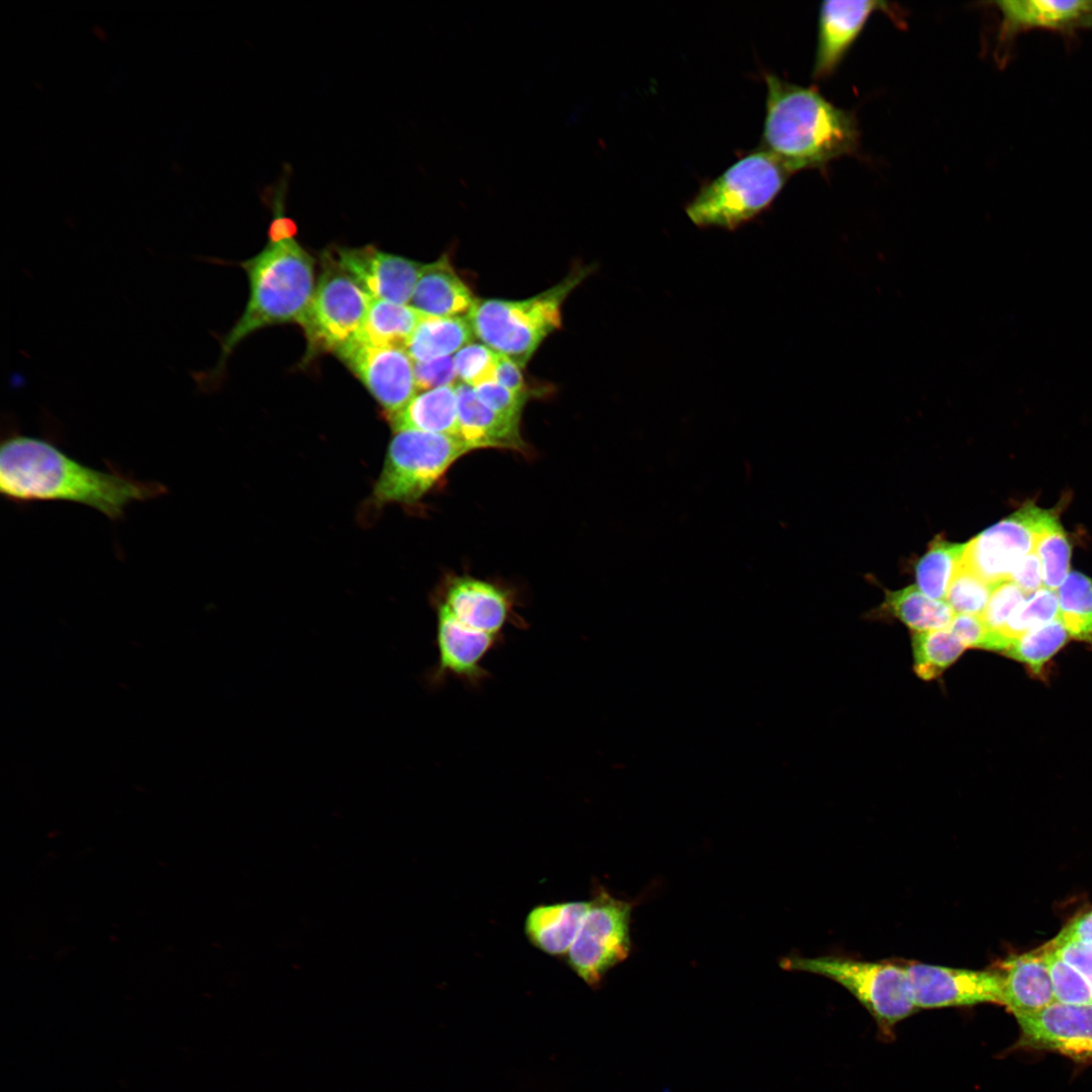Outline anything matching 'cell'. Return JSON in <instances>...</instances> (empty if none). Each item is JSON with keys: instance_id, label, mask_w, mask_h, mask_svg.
Masks as SVG:
<instances>
[{"instance_id": "6da1fadb", "label": "cell", "mask_w": 1092, "mask_h": 1092, "mask_svg": "<svg viewBox=\"0 0 1092 1092\" xmlns=\"http://www.w3.org/2000/svg\"><path fill=\"white\" fill-rule=\"evenodd\" d=\"M167 491L160 482L139 479L113 465L107 470L88 466L49 437L23 435L9 424L3 429L0 492L13 504H78L118 522L129 505L161 497Z\"/></svg>"}, {"instance_id": "7a4b0ae2", "label": "cell", "mask_w": 1092, "mask_h": 1092, "mask_svg": "<svg viewBox=\"0 0 1092 1092\" xmlns=\"http://www.w3.org/2000/svg\"><path fill=\"white\" fill-rule=\"evenodd\" d=\"M764 81L767 94L760 148L792 174L822 168L856 149L858 130L850 112L813 88L774 74H766Z\"/></svg>"}, {"instance_id": "3957f363", "label": "cell", "mask_w": 1092, "mask_h": 1092, "mask_svg": "<svg viewBox=\"0 0 1092 1092\" xmlns=\"http://www.w3.org/2000/svg\"><path fill=\"white\" fill-rule=\"evenodd\" d=\"M294 237L269 239L259 254L241 264L249 279V300L241 317L220 340L217 364L209 371L192 374L199 388L220 381L228 358L250 334L271 325L301 323L316 284L313 259Z\"/></svg>"}, {"instance_id": "277c9868", "label": "cell", "mask_w": 1092, "mask_h": 1092, "mask_svg": "<svg viewBox=\"0 0 1092 1092\" xmlns=\"http://www.w3.org/2000/svg\"><path fill=\"white\" fill-rule=\"evenodd\" d=\"M588 273L573 269L555 286L524 300L476 299L468 312L474 336L525 366L542 341L561 325V306Z\"/></svg>"}, {"instance_id": "5b68a950", "label": "cell", "mask_w": 1092, "mask_h": 1092, "mask_svg": "<svg viewBox=\"0 0 1092 1092\" xmlns=\"http://www.w3.org/2000/svg\"><path fill=\"white\" fill-rule=\"evenodd\" d=\"M792 173L758 148L701 187L686 207L701 228L734 230L766 209Z\"/></svg>"}, {"instance_id": "8992f818", "label": "cell", "mask_w": 1092, "mask_h": 1092, "mask_svg": "<svg viewBox=\"0 0 1092 1092\" xmlns=\"http://www.w3.org/2000/svg\"><path fill=\"white\" fill-rule=\"evenodd\" d=\"M780 964L788 971L821 975L837 982L872 1014L884 1032L889 1033L917 1010L910 997L904 964L834 956H791Z\"/></svg>"}, {"instance_id": "52a82bcc", "label": "cell", "mask_w": 1092, "mask_h": 1092, "mask_svg": "<svg viewBox=\"0 0 1092 1092\" xmlns=\"http://www.w3.org/2000/svg\"><path fill=\"white\" fill-rule=\"evenodd\" d=\"M471 451L457 437L419 431L391 439L373 502L413 504L422 498L461 456Z\"/></svg>"}, {"instance_id": "ba28073f", "label": "cell", "mask_w": 1092, "mask_h": 1092, "mask_svg": "<svg viewBox=\"0 0 1092 1092\" xmlns=\"http://www.w3.org/2000/svg\"><path fill=\"white\" fill-rule=\"evenodd\" d=\"M323 259L313 297L299 324L307 340L308 357L326 351L337 353L356 341L373 300L333 256Z\"/></svg>"}, {"instance_id": "9c48e42d", "label": "cell", "mask_w": 1092, "mask_h": 1092, "mask_svg": "<svg viewBox=\"0 0 1092 1092\" xmlns=\"http://www.w3.org/2000/svg\"><path fill=\"white\" fill-rule=\"evenodd\" d=\"M633 902L597 890L580 929L565 960L571 971L589 987H598L613 968L624 962L632 948Z\"/></svg>"}, {"instance_id": "30bf717a", "label": "cell", "mask_w": 1092, "mask_h": 1092, "mask_svg": "<svg viewBox=\"0 0 1092 1092\" xmlns=\"http://www.w3.org/2000/svg\"><path fill=\"white\" fill-rule=\"evenodd\" d=\"M1054 516L1034 506H1025L984 530L965 544L961 564L991 585L1010 578Z\"/></svg>"}, {"instance_id": "8fae6325", "label": "cell", "mask_w": 1092, "mask_h": 1092, "mask_svg": "<svg viewBox=\"0 0 1092 1092\" xmlns=\"http://www.w3.org/2000/svg\"><path fill=\"white\" fill-rule=\"evenodd\" d=\"M911 1000L919 1008L1001 1004V974L998 969L976 971L904 963Z\"/></svg>"}, {"instance_id": "7c38bea8", "label": "cell", "mask_w": 1092, "mask_h": 1092, "mask_svg": "<svg viewBox=\"0 0 1092 1092\" xmlns=\"http://www.w3.org/2000/svg\"><path fill=\"white\" fill-rule=\"evenodd\" d=\"M336 354L389 416L416 395L414 364L405 349L356 340Z\"/></svg>"}, {"instance_id": "4fadbf2b", "label": "cell", "mask_w": 1092, "mask_h": 1092, "mask_svg": "<svg viewBox=\"0 0 1092 1092\" xmlns=\"http://www.w3.org/2000/svg\"><path fill=\"white\" fill-rule=\"evenodd\" d=\"M1019 1045L1092 1061V1003L1055 1002L1039 1012L1016 1018Z\"/></svg>"}, {"instance_id": "5bb4252c", "label": "cell", "mask_w": 1092, "mask_h": 1092, "mask_svg": "<svg viewBox=\"0 0 1092 1092\" xmlns=\"http://www.w3.org/2000/svg\"><path fill=\"white\" fill-rule=\"evenodd\" d=\"M337 264L373 299L410 303L426 264L379 251L373 246L338 248Z\"/></svg>"}, {"instance_id": "9a60e30c", "label": "cell", "mask_w": 1092, "mask_h": 1092, "mask_svg": "<svg viewBox=\"0 0 1092 1092\" xmlns=\"http://www.w3.org/2000/svg\"><path fill=\"white\" fill-rule=\"evenodd\" d=\"M436 606L444 608L466 631L500 638L513 617V602L507 592L467 576L453 579Z\"/></svg>"}, {"instance_id": "2e32d148", "label": "cell", "mask_w": 1092, "mask_h": 1092, "mask_svg": "<svg viewBox=\"0 0 1092 1092\" xmlns=\"http://www.w3.org/2000/svg\"><path fill=\"white\" fill-rule=\"evenodd\" d=\"M994 4L1001 16L999 38L1003 44L1033 29L1066 35L1092 29V0H1005Z\"/></svg>"}, {"instance_id": "e0dca14e", "label": "cell", "mask_w": 1092, "mask_h": 1092, "mask_svg": "<svg viewBox=\"0 0 1092 1092\" xmlns=\"http://www.w3.org/2000/svg\"><path fill=\"white\" fill-rule=\"evenodd\" d=\"M888 9L883 1H824L819 10L813 77L830 76L852 47L871 15Z\"/></svg>"}, {"instance_id": "ac0fdd59", "label": "cell", "mask_w": 1092, "mask_h": 1092, "mask_svg": "<svg viewBox=\"0 0 1092 1092\" xmlns=\"http://www.w3.org/2000/svg\"><path fill=\"white\" fill-rule=\"evenodd\" d=\"M1001 974V1004L1016 1017L1041 1011L1055 1003L1046 961L1039 948L1010 956L997 968Z\"/></svg>"}, {"instance_id": "d6986e66", "label": "cell", "mask_w": 1092, "mask_h": 1092, "mask_svg": "<svg viewBox=\"0 0 1092 1092\" xmlns=\"http://www.w3.org/2000/svg\"><path fill=\"white\" fill-rule=\"evenodd\" d=\"M458 403V436L472 451L478 448H502L524 451L526 444L519 423L505 418L485 405L473 387L455 385Z\"/></svg>"}, {"instance_id": "ffe728a7", "label": "cell", "mask_w": 1092, "mask_h": 1092, "mask_svg": "<svg viewBox=\"0 0 1092 1092\" xmlns=\"http://www.w3.org/2000/svg\"><path fill=\"white\" fill-rule=\"evenodd\" d=\"M476 299L444 255L426 264L410 305L426 315L449 317L469 312Z\"/></svg>"}, {"instance_id": "44dd1931", "label": "cell", "mask_w": 1092, "mask_h": 1092, "mask_svg": "<svg viewBox=\"0 0 1092 1092\" xmlns=\"http://www.w3.org/2000/svg\"><path fill=\"white\" fill-rule=\"evenodd\" d=\"M588 907L589 901H565L533 907L524 923L527 939L548 956L566 957Z\"/></svg>"}, {"instance_id": "7402d4cb", "label": "cell", "mask_w": 1092, "mask_h": 1092, "mask_svg": "<svg viewBox=\"0 0 1092 1092\" xmlns=\"http://www.w3.org/2000/svg\"><path fill=\"white\" fill-rule=\"evenodd\" d=\"M455 385L441 386L416 394L402 410L389 416L393 430L457 437L459 421Z\"/></svg>"}, {"instance_id": "603a6c76", "label": "cell", "mask_w": 1092, "mask_h": 1092, "mask_svg": "<svg viewBox=\"0 0 1092 1092\" xmlns=\"http://www.w3.org/2000/svg\"><path fill=\"white\" fill-rule=\"evenodd\" d=\"M474 334L467 317L426 315L410 338L405 351L415 362L452 356L470 344Z\"/></svg>"}, {"instance_id": "cb8c5ba5", "label": "cell", "mask_w": 1092, "mask_h": 1092, "mask_svg": "<svg viewBox=\"0 0 1092 1092\" xmlns=\"http://www.w3.org/2000/svg\"><path fill=\"white\" fill-rule=\"evenodd\" d=\"M425 316L426 314L411 305L373 299L357 340L374 346L405 349L410 338Z\"/></svg>"}, {"instance_id": "d4e9b609", "label": "cell", "mask_w": 1092, "mask_h": 1092, "mask_svg": "<svg viewBox=\"0 0 1092 1092\" xmlns=\"http://www.w3.org/2000/svg\"><path fill=\"white\" fill-rule=\"evenodd\" d=\"M884 607L890 615L916 632L948 628L954 617L946 602L929 598L917 585L886 592Z\"/></svg>"}, {"instance_id": "484cf974", "label": "cell", "mask_w": 1092, "mask_h": 1092, "mask_svg": "<svg viewBox=\"0 0 1092 1092\" xmlns=\"http://www.w3.org/2000/svg\"><path fill=\"white\" fill-rule=\"evenodd\" d=\"M965 544L935 537L915 566L917 587L929 598L942 601L963 558Z\"/></svg>"}, {"instance_id": "4316f807", "label": "cell", "mask_w": 1092, "mask_h": 1092, "mask_svg": "<svg viewBox=\"0 0 1092 1092\" xmlns=\"http://www.w3.org/2000/svg\"><path fill=\"white\" fill-rule=\"evenodd\" d=\"M912 647L914 671L924 680L940 676L967 648L949 628L916 632Z\"/></svg>"}, {"instance_id": "83f0119b", "label": "cell", "mask_w": 1092, "mask_h": 1092, "mask_svg": "<svg viewBox=\"0 0 1092 1092\" xmlns=\"http://www.w3.org/2000/svg\"><path fill=\"white\" fill-rule=\"evenodd\" d=\"M1058 598L1059 618L1069 635L1092 645V578L1069 572Z\"/></svg>"}, {"instance_id": "f1b7e54d", "label": "cell", "mask_w": 1092, "mask_h": 1092, "mask_svg": "<svg viewBox=\"0 0 1092 1092\" xmlns=\"http://www.w3.org/2000/svg\"><path fill=\"white\" fill-rule=\"evenodd\" d=\"M1069 633L1060 618L1036 626L1013 640L1005 653L1026 663L1034 673L1067 642Z\"/></svg>"}, {"instance_id": "f546056e", "label": "cell", "mask_w": 1092, "mask_h": 1092, "mask_svg": "<svg viewBox=\"0 0 1092 1092\" xmlns=\"http://www.w3.org/2000/svg\"><path fill=\"white\" fill-rule=\"evenodd\" d=\"M1059 617V598L1056 590L1040 587L1027 596L1012 612L1002 630L995 634L1000 651L1032 628Z\"/></svg>"}, {"instance_id": "4dcf8cb0", "label": "cell", "mask_w": 1092, "mask_h": 1092, "mask_svg": "<svg viewBox=\"0 0 1092 1092\" xmlns=\"http://www.w3.org/2000/svg\"><path fill=\"white\" fill-rule=\"evenodd\" d=\"M1034 552L1037 554L1044 587L1060 588L1069 574L1071 548L1058 520L1053 517L1041 531Z\"/></svg>"}, {"instance_id": "1f68e13d", "label": "cell", "mask_w": 1092, "mask_h": 1092, "mask_svg": "<svg viewBox=\"0 0 1092 1092\" xmlns=\"http://www.w3.org/2000/svg\"><path fill=\"white\" fill-rule=\"evenodd\" d=\"M1039 949L1049 967L1056 1002L1072 1005L1092 1003V990L1080 972L1046 944Z\"/></svg>"}, {"instance_id": "d6a6232c", "label": "cell", "mask_w": 1092, "mask_h": 1092, "mask_svg": "<svg viewBox=\"0 0 1092 1092\" xmlns=\"http://www.w3.org/2000/svg\"><path fill=\"white\" fill-rule=\"evenodd\" d=\"M993 585L960 565L947 589L945 601L954 614L981 617L992 593Z\"/></svg>"}, {"instance_id": "836d02e7", "label": "cell", "mask_w": 1092, "mask_h": 1092, "mask_svg": "<svg viewBox=\"0 0 1092 1092\" xmlns=\"http://www.w3.org/2000/svg\"><path fill=\"white\" fill-rule=\"evenodd\" d=\"M497 355L482 344L464 346L453 356L457 377L473 388L495 381Z\"/></svg>"}, {"instance_id": "e575fe53", "label": "cell", "mask_w": 1092, "mask_h": 1092, "mask_svg": "<svg viewBox=\"0 0 1092 1092\" xmlns=\"http://www.w3.org/2000/svg\"><path fill=\"white\" fill-rule=\"evenodd\" d=\"M1026 597L1027 595L1010 579L995 584L981 616L986 628L991 633L998 634L1005 626L1014 609Z\"/></svg>"}, {"instance_id": "d590c367", "label": "cell", "mask_w": 1092, "mask_h": 1092, "mask_svg": "<svg viewBox=\"0 0 1092 1092\" xmlns=\"http://www.w3.org/2000/svg\"><path fill=\"white\" fill-rule=\"evenodd\" d=\"M478 398L496 414L520 422L527 396L517 394L496 381H491L473 388Z\"/></svg>"}, {"instance_id": "8d00e7d4", "label": "cell", "mask_w": 1092, "mask_h": 1092, "mask_svg": "<svg viewBox=\"0 0 1092 1092\" xmlns=\"http://www.w3.org/2000/svg\"><path fill=\"white\" fill-rule=\"evenodd\" d=\"M414 370L417 389L423 391L446 385H454L458 378L452 356L437 358L426 362H415Z\"/></svg>"}, {"instance_id": "74e56055", "label": "cell", "mask_w": 1092, "mask_h": 1092, "mask_svg": "<svg viewBox=\"0 0 1092 1092\" xmlns=\"http://www.w3.org/2000/svg\"><path fill=\"white\" fill-rule=\"evenodd\" d=\"M1046 945L1077 969L1092 990V943L1052 939Z\"/></svg>"}, {"instance_id": "f35d334b", "label": "cell", "mask_w": 1092, "mask_h": 1092, "mask_svg": "<svg viewBox=\"0 0 1092 1092\" xmlns=\"http://www.w3.org/2000/svg\"><path fill=\"white\" fill-rule=\"evenodd\" d=\"M948 628L967 648L990 649L991 647V632L979 616L957 614Z\"/></svg>"}, {"instance_id": "ab89813d", "label": "cell", "mask_w": 1092, "mask_h": 1092, "mask_svg": "<svg viewBox=\"0 0 1092 1092\" xmlns=\"http://www.w3.org/2000/svg\"><path fill=\"white\" fill-rule=\"evenodd\" d=\"M1009 579L1027 596L1042 587L1041 566L1037 554L1033 551L1022 558Z\"/></svg>"}, {"instance_id": "60d3db41", "label": "cell", "mask_w": 1092, "mask_h": 1092, "mask_svg": "<svg viewBox=\"0 0 1092 1092\" xmlns=\"http://www.w3.org/2000/svg\"><path fill=\"white\" fill-rule=\"evenodd\" d=\"M495 381L517 394L527 395L521 367L514 360L499 353Z\"/></svg>"}, {"instance_id": "b9f144b4", "label": "cell", "mask_w": 1092, "mask_h": 1092, "mask_svg": "<svg viewBox=\"0 0 1092 1092\" xmlns=\"http://www.w3.org/2000/svg\"><path fill=\"white\" fill-rule=\"evenodd\" d=\"M1054 939L1092 943V910L1068 923Z\"/></svg>"}]
</instances>
